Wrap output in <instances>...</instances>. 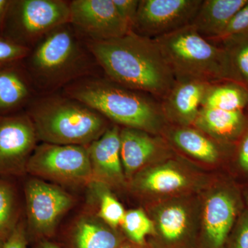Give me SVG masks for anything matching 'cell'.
Here are the masks:
<instances>
[{
    "label": "cell",
    "mask_w": 248,
    "mask_h": 248,
    "mask_svg": "<svg viewBox=\"0 0 248 248\" xmlns=\"http://www.w3.org/2000/svg\"><path fill=\"white\" fill-rule=\"evenodd\" d=\"M104 76L116 84L162 100L176 79L154 39L130 31L113 40L85 41Z\"/></svg>",
    "instance_id": "cell-1"
},
{
    "label": "cell",
    "mask_w": 248,
    "mask_h": 248,
    "mask_svg": "<svg viewBox=\"0 0 248 248\" xmlns=\"http://www.w3.org/2000/svg\"><path fill=\"white\" fill-rule=\"evenodd\" d=\"M22 63L38 95L60 92L101 71L85 41L70 23L45 36Z\"/></svg>",
    "instance_id": "cell-2"
},
{
    "label": "cell",
    "mask_w": 248,
    "mask_h": 248,
    "mask_svg": "<svg viewBox=\"0 0 248 248\" xmlns=\"http://www.w3.org/2000/svg\"><path fill=\"white\" fill-rule=\"evenodd\" d=\"M61 92L92 108L119 126L157 135L169 125L161 102L146 93L116 84L105 76L83 78Z\"/></svg>",
    "instance_id": "cell-3"
},
{
    "label": "cell",
    "mask_w": 248,
    "mask_h": 248,
    "mask_svg": "<svg viewBox=\"0 0 248 248\" xmlns=\"http://www.w3.org/2000/svg\"><path fill=\"white\" fill-rule=\"evenodd\" d=\"M39 141L88 146L110 126L92 108L60 92L36 96L26 108Z\"/></svg>",
    "instance_id": "cell-4"
},
{
    "label": "cell",
    "mask_w": 248,
    "mask_h": 248,
    "mask_svg": "<svg viewBox=\"0 0 248 248\" xmlns=\"http://www.w3.org/2000/svg\"><path fill=\"white\" fill-rule=\"evenodd\" d=\"M154 40L176 81L195 80L210 84L235 81L240 84L226 50L200 35L192 26Z\"/></svg>",
    "instance_id": "cell-5"
},
{
    "label": "cell",
    "mask_w": 248,
    "mask_h": 248,
    "mask_svg": "<svg viewBox=\"0 0 248 248\" xmlns=\"http://www.w3.org/2000/svg\"><path fill=\"white\" fill-rule=\"evenodd\" d=\"M70 1L11 0L1 36L31 49L45 36L70 22Z\"/></svg>",
    "instance_id": "cell-6"
},
{
    "label": "cell",
    "mask_w": 248,
    "mask_h": 248,
    "mask_svg": "<svg viewBox=\"0 0 248 248\" xmlns=\"http://www.w3.org/2000/svg\"><path fill=\"white\" fill-rule=\"evenodd\" d=\"M27 232L29 244L51 239L76 199L62 187L33 177L24 184Z\"/></svg>",
    "instance_id": "cell-7"
},
{
    "label": "cell",
    "mask_w": 248,
    "mask_h": 248,
    "mask_svg": "<svg viewBox=\"0 0 248 248\" xmlns=\"http://www.w3.org/2000/svg\"><path fill=\"white\" fill-rule=\"evenodd\" d=\"M27 173L55 184L89 186L93 182L86 146L37 145L28 163Z\"/></svg>",
    "instance_id": "cell-8"
},
{
    "label": "cell",
    "mask_w": 248,
    "mask_h": 248,
    "mask_svg": "<svg viewBox=\"0 0 248 248\" xmlns=\"http://www.w3.org/2000/svg\"><path fill=\"white\" fill-rule=\"evenodd\" d=\"M242 188L231 178H223L204 202L198 248H223L246 208Z\"/></svg>",
    "instance_id": "cell-9"
},
{
    "label": "cell",
    "mask_w": 248,
    "mask_h": 248,
    "mask_svg": "<svg viewBox=\"0 0 248 248\" xmlns=\"http://www.w3.org/2000/svg\"><path fill=\"white\" fill-rule=\"evenodd\" d=\"M38 141L26 111L0 116V175L27 174L28 163Z\"/></svg>",
    "instance_id": "cell-10"
},
{
    "label": "cell",
    "mask_w": 248,
    "mask_h": 248,
    "mask_svg": "<svg viewBox=\"0 0 248 248\" xmlns=\"http://www.w3.org/2000/svg\"><path fill=\"white\" fill-rule=\"evenodd\" d=\"M203 0H140L133 31L155 39L190 25Z\"/></svg>",
    "instance_id": "cell-11"
},
{
    "label": "cell",
    "mask_w": 248,
    "mask_h": 248,
    "mask_svg": "<svg viewBox=\"0 0 248 248\" xmlns=\"http://www.w3.org/2000/svg\"><path fill=\"white\" fill-rule=\"evenodd\" d=\"M70 12V24L84 41L113 40L132 31L112 0H73Z\"/></svg>",
    "instance_id": "cell-12"
},
{
    "label": "cell",
    "mask_w": 248,
    "mask_h": 248,
    "mask_svg": "<svg viewBox=\"0 0 248 248\" xmlns=\"http://www.w3.org/2000/svg\"><path fill=\"white\" fill-rule=\"evenodd\" d=\"M154 233L147 241L153 248H198L199 232L187 202L171 200L153 209Z\"/></svg>",
    "instance_id": "cell-13"
},
{
    "label": "cell",
    "mask_w": 248,
    "mask_h": 248,
    "mask_svg": "<svg viewBox=\"0 0 248 248\" xmlns=\"http://www.w3.org/2000/svg\"><path fill=\"white\" fill-rule=\"evenodd\" d=\"M120 128L110 125L102 136L87 147L93 182L110 186L123 185L124 175L120 153Z\"/></svg>",
    "instance_id": "cell-14"
},
{
    "label": "cell",
    "mask_w": 248,
    "mask_h": 248,
    "mask_svg": "<svg viewBox=\"0 0 248 248\" xmlns=\"http://www.w3.org/2000/svg\"><path fill=\"white\" fill-rule=\"evenodd\" d=\"M126 239L122 231L89 210L77 217L59 245L62 248H117Z\"/></svg>",
    "instance_id": "cell-15"
},
{
    "label": "cell",
    "mask_w": 248,
    "mask_h": 248,
    "mask_svg": "<svg viewBox=\"0 0 248 248\" xmlns=\"http://www.w3.org/2000/svg\"><path fill=\"white\" fill-rule=\"evenodd\" d=\"M130 182L133 190L142 195H166L186 190L192 178L179 163L169 160L148 165Z\"/></svg>",
    "instance_id": "cell-16"
},
{
    "label": "cell",
    "mask_w": 248,
    "mask_h": 248,
    "mask_svg": "<svg viewBox=\"0 0 248 248\" xmlns=\"http://www.w3.org/2000/svg\"><path fill=\"white\" fill-rule=\"evenodd\" d=\"M163 133L179 151L208 164L231 159L234 148V145L217 141L195 126L168 125Z\"/></svg>",
    "instance_id": "cell-17"
},
{
    "label": "cell",
    "mask_w": 248,
    "mask_h": 248,
    "mask_svg": "<svg viewBox=\"0 0 248 248\" xmlns=\"http://www.w3.org/2000/svg\"><path fill=\"white\" fill-rule=\"evenodd\" d=\"M211 85L195 80L176 81L170 92L161 101V108L169 124L193 125Z\"/></svg>",
    "instance_id": "cell-18"
},
{
    "label": "cell",
    "mask_w": 248,
    "mask_h": 248,
    "mask_svg": "<svg viewBox=\"0 0 248 248\" xmlns=\"http://www.w3.org/2000/svg\"><path fill=\"white\" fill-rule=\"evenodd\" d=\"M138 129L120 128V153L125 179L130 181L165 151L161 139Z\"/></svg>",
    "instance_id": "cell-19"
},
{
    "label": "cell",
    "mask_w": 248,
    "mask_h": 248,
    "mask_svg": "<svg viewBox=\"0 0 248 248\" xmlns=\"http://www.w3.org/2000/svg\"><path fill=\"white\" fill-rule=\"evenodd\" d=\"M37 95L22 62L0 68V116L22 112Z\"/></svg>",
    "instance_id": "cell-20"
},
{
    "label": "cell",
    "mask_w": 248,
    "mask_h": 248,
    "mask_svg": "<svg viewBox=\"0 0 248 248\" xmlns=\"http://www.w3.org/2000/svg\"><path fill=\"white\" fill-rule=\"evenodd\" d=\"M248 125V111L201 108L193 126L217 141L235 145Z\"/></svg>",
    "instance_id": "cell-21"
},
{
    "label": "cell",
    "mask_w": 248,
    "mask_h": 248,
    "mask_svg": "<svg viewBox=\"0 0 248 248\" xmlns=\"http://www.w3.org/2000/svg\"><path fill=\"white\" fill-rule=\"evenodd\" d=\"M248 0H203L190 25L209 40H217Z\"/></svg>",
    "instance_id": "cell-22"
},
{
    "label": "cell",
    "mask_w": 248,
    "mask_h": 248,
    "mask_svg": "<svg viewBox=\"0 0 248 248\" xmlns=\"http://www.w3.org/2000/svg\"><path fill=\"white\" fill-rule=\"evenodd\" d=\"M223 110L248 109V91L235 81H222L211 85L202 103V108Z\"/></svg>",
    "instance_id": "cell-23"
},
{
    "label": "cell",
    "mask_w": 248,
    "mask_h": 248,
    "mask_svg": "<svg viewBox=\"0 0 248 248\" xmlns=\"http://www.w3.org/2000/svg\"><path fill=\"white\" fill-rule=\"evenodd\" d=\"M88 186L91 202L97 205V216L112 228L118 229L125 213L123 205L105 184L93 182Z\"/></svg>",
    "instance_id": "cell-24"
},
{
    "label": "cell",
    "mask_w": 248,
    "mask_h": 248,
    "mask_svg": "<svg viewBox=\"0 0 248 248\" xmlns=\"http://www.w3.org/2000/svg\"><path fill=\"white\" fill-rule=\"evenodd\" d=\"M20 221L16 188L11 182L0 179V239L6 241Z\"/></svg>",
    "instance_id": "cell-25"
},
{
    "label": "cell",
    "mask_w": 248,
    "mask_h": 248,
    "mask_svg": "<svg viewBox=\"0 0 248 248\" xmlns=\"http://www.w3.org/2000/svg\"><path fill=\"white\" fill-rule=\"evenodd\" d=\"M214 42L221 45L226 50L240 84L248 91V32Z\"/></svg>",
    "instance_id": "cell-26"
},
{
    "label": "cell",
    "mask_w": 248,
    "mask_h": 248,
    "mask_svg": "<svg viewBox=\"0 0 248 248\" xmlns=\"http://www.w3.org/2000/svg\"><path fill=\"white\" fill-rule=\"evenodd\" d=\"M121 227L126 239L137 244H147L154 233V224L141 209L125 212Z\"/></svg>",
    "instance_id": "cell-27"
},
{
    "label": "cell",
    "mask_w": 248,
    "mask_h": 248,
    "mask_svg": "<svg viewBox=\"0 0 248 248\" xmlns=\"http://www.w3.org/2000/svg\"><path fill=\"white\" fill-rule=\"evenodd\" d=\"M31 49L22 46L0 35V68L22 62Z\"/></svg>",
    "instance_id": "cell-28"
},
{
    "label": "cell",
    "mask_w": 248,
    "mask_h": 248,
    "mask_svg": "<svg viewBox=\"0 0 248 248\" xmlns=\"http://www.w3.org/2000/svg\"><path fill=\"white\" fill-rule=\"evenodd\" d=\"M223 248H248V209L240 215Z\"/></svg>",
    "instance_id": "cell-29"
},
{
    "label": "cell",
    "mask_w": 248,
    "mask_h": 248,
    "mask_svg": "<svg viewBox=\"0 0 248 248\" xmlns=\"http://www.w3.org/2000/svg\"><path fill=\"white\" fill-rule=\"evenodd\" d=\"M236 172L247 178L248 182V125L238 141L235 143L231 156Z\"/></svg>",
    "instance_id": "cell-30"
},
{
    "label": "cell",
    "mask_w": 248,
    "mask_h": 248,
    "mask_svg": "<svg viewBox=\"0 0 248 248\" xmlns=\"http://www.w3.org/2000/svg\"><path fill=\"white\" fill-rule=\"evenodd\" d=\"M248 32V2L235 14L218 41L231 36Z\"/></svg>",
    "instance_id": "cell-31"
},
{
    "label": "cell",
    "mask_w": 248,
    "mask_h": 248,
    "mask_svg": "<svg viewBox=\"0 0 248 248\" xmlns=\"http://www.w3.org/2000/svg\"><path fill=\"white\" fill-rule=\"evenodd\" d=\"M121 17L133 31L140 5V0H112Z\"/></svg>",
    "instance_id": "cell-32"
},
{
    "label": "cell",
    "mask_w": 248,
    "mask_h": 248,
    "mask_svg": "<svg viewBox=\"0 0 248 248\" xmlns=\"http://www.w3.org/2000/svg\"><path fill=\"white\" fill-rule=\"evenodd\" d=\"M29 241L24 222L21 221L5 241L4 248H28Z\"/></svg>",
    "instance_id": "cell-33"
},
{
    "label": "cell",
    "mask_w": 248,
    "mask_h": 248,
    "mask_svg": "<svg viewBox=\"0 0 248 248\" xmlns=\"http://www.w3.org/2000/svg\"><path fill=\"white\" fill-rule=\"evenodd\" d=\"M30 248H62L58 243L51 239L41 240L31 244Z\"/></svg>",
    "instance_id": "cell-34"
},
{
    "label": "cell",
    "mask_w": 248,
    "mask_h": 248,
    "mask_svg": "<svg viewBox=\"0 0 248 248\" xmlns=\"http://www.w3.org/2000/svg\"><path fill=\"white\" fill-rule=\"evenodd\" d=\"M11 0H0V35Z\"/></svg>",
    "instance_id": "cell-35"
},
{
    "label": "cell",
    "mask_w": 248,
    "mask_h": 248,
    "mask_svg": "<svg viewBox=\"0 0 248 248\" xmlns=\"http://www.w3.org/2000/svg\"><path fill=\"white\" fill-rule=\"evenodd\" d=\"M117 248H153L150 246L149 244H147L143 245H140L135 244V243L132 242V241H129L126 239L125 241L120 245Z\"/></svg>",
    "instance_id": "cell-36"
},
{
    "label": "cell",
    "mask_w": 248,
    "mask_h": 248,
    "mask_svg": "<svg viewBox=\"0 0 248 248\" xmlns=\"http://www.w3.org/2000/svg\"><path fill=\"white\" fill-rule=\"evenodd\" d=\"M243 197L246 205V208L248 209V182L245 184V186L242 188Z\"/></svg>",
    "instance_id": "cell-37"
},
{
    "label": "cell",
    "mask_w": 248,
    "mask_h": 248,
    "mask_svg": "<svg viewBox=\"0 0 248 248\" xmlns=\"http://www.w3.org/2000/svg\"><path fill=\"white\" fill-rule=\"evenodd\" d=\"M5 241L0 239V248H4Z\"/></svg>",
    "instance_id": "cell-38"
}]
</instances>
